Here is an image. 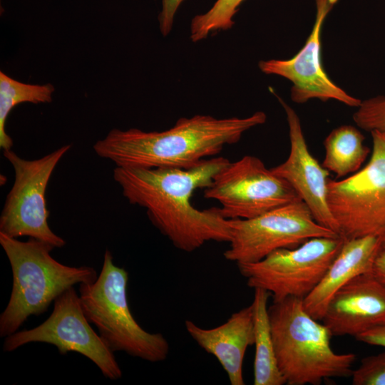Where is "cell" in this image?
Listing matches in <instances>:
<instances>
[{"mask_svg": "<svg viewBox=\"0 0 385 385\" xmlns=\"http://www.w3.org/2000/svg\"><path fill=\"white\" fill-rule=\"evenodd\" d=\"M229 162L219 156L190 168L116 166L113 178L126 200L145 208L152 224L174 247L191 252L208 242L231 240L230 220L220 207L199 210L191 202L194 192L207 188Z\"/></svg>", "mask_w": 385, "mask_h": 385, "instance_id": "6da1fadb", "label": "cell"}, {"mask_svg": "<svg viewBox=\"0 0 385 385\" xmlns=\"http://www.w3.org/2000/svg\"><path fill=\"white\" fill-rule=\"evenodd\" d=\"M266 120L263 111L245 118L195 115L180 118L163 131L114 128L93 148L117 167L190 168L237 143L245 132Z\"/></svg>", "mask_w": 385, "mask_h": 385, "instance_id": "7a4b0ae2", "label": "cell"}, {"mask_svg": "<svg viewBox=\"0 0 385 385\" xmlns=\"http://www.w3.org/2000/svg\"><path fill=\"white\" fill-rule=\"evenodd\" d=\"M277 366L287 385H319L333 377L351 376L353 353L337 354L328 328L304 308L303 299L273 300L268 307Z\"/></svg>", "mask_w": 385, "mask_h": 385, "instance_id": "3957f363", "label": "cell"}, {"mask_svg": "<svg viewBox=\"0 0 385 385\" xmlns=\"http://www.w3.org/2000/svg\"><path fill=\"white\" fill-rule=\"evenodd\" d=\"M0 244L13 276L10 298L0 315L1 337L16 332L30 316L46 312L70 287L93 282L98 277L93 267L58 262L51 255L55 247L41 240L29 237L23 242L0 232Z\"/></svg>", "mask_w": 385, "mask_h": 385, "instance_id": "277c9868", "label": "cell"}, {"mask_svg": "<svg viewBox=\"0 0 385 385\" xmlns=\"http://www.w3.org/2000/svg\"><path fill=\"white\" fill-rule=\"evenodd\" d=\"M128 272L114 265L112 253L106 250L99 276L79 284L83 311L113 352L124 351L150 362L164 361L169 343L160 333L148 332L136 322L128 305Z\"/></svg>", "mask_w": 385, "mask_h": 385, "instance_id": "5b68a950", "label": "cell"}, {"mask_svg": "<svg viewBox=\"0 0 385 385\" xmlns=\"http://www.w3.org/2000/svg\"><path fill=\"white\" fill-rule=\"evenodd\" d=\"M370 133V160L351 176L329 180L327 201L340 237L373 236L385 244V135Z\"/></svg>", "mask_w": 385, "mask_h": 385, "instance_id": "8992f818", "label": "cell"}, {"mask_svg": "<svg viewBox=\"0 0 385 385\" xmlns=\"http://www.w3.org/2000/svg\"><path fill=\"white\" fill-rule=\"evenodd\" d=\"M344 240L340 237H314L295 248L279 249L260 261L237 266L248 287L267 291L273 300L304 299L320 282Z\"/></svg>", "mask_w": 385, "mask_h": 385, "instance_id": "52a82bcc", "label": "cell"}, {"mask_svg": "<svg viewBox=\"0 0 385 385\" xmlns=\"http://www.w3.org/2000/svg\"><path fill=\"white\" fill-rule=\"evenodd\" d=\"M70 148L71 145H63L31 160L19 157L11 150H3L14 168V182L0 216V232L14 238L28 236L55 248L66 245L48 225L45 193L56 166Z\"/></svg>", "mask_w": 385, "mask_h": 385, "instance_id": "ba28073f", "label": "cell"}, {"mask_svg": "<svg viewBox=\"0 0 385 385\" xmlns=\"http://www.w3.org/2000/svg\"><path fill=\"white\" fill-rule=\"evenodd\" d=\"M230 223L231 240L223 256L237 265L260 261L277 250L293 249L314 237H339L317 222L302 200Z\"/></svg>", "mask_w": 385, "mask_h": 385, "instance_id": "9c48e42d", "label": "cell"}, {"mask_svg": "<svg viewBox=\"0 0 385 385\" xmlns=\"http://www.w3.org/2000/svg\"><path fill=\"white\" fill-rule=\"evenodd\" d=\"M203 192L205 198L220 204V212L227 220L253 218L301 200L285 180L253 155L229 162Z\"/></svg>", "mask_w": 385, "mask_h": 385, "instance_id": "30bf717a", "label": "cell"}, {"mask_svg": "<svg viewBox=\"0 0 385 385\" xmlns=\"http://www.w3.org/2000/svg\"><path fill=\"white\" fill-rule=\"evenodd\" d=\"M53 302L52 312L42 324L7 336L3 350L9 352L32 342L46 343L55 346L61 354L74 351L86 356L111 380L121 378L122 371L114 352L91 327L73 287L63 292Z\"/></svg>", "mask_w": 385, "mask_h": 385, "instance_id": "8fae6325", "label": "cell"}, {"mask_svg": "<svg viewBox=\"0 0 385 385\" xmlns=\"http://www.w3.org/2000/svg\"><path fill=\"white\" fill-rule=\"evenodd\" d=\"M339 0H315L316 16L310 34L303 47L289 59L261 60L260 70L289 80L292 86L290 98L294 103H304L316 98L323 102L335 100L349 107L358 108L361 100L334 83L325 72L321 59V35L323 24Z\"/></svg>", "mask_w": 385, "mask_h": 385, "instance_id": "7c38bea8", "label": "cell"}, {"mask_svg": "<svg viewBox=\"0 0 385 385\" xmlns=\"http://www.w3.org/2000/svg\"><path fill=\"white\" fill-rule=\"evenodd\" d=\"M284 108L289 127L290 150L287 160L271 168L285 180L307 205L314 219L339 236V227L329 210L327 201L329 170L311 154L307 145L301 122L296 111L274 91Z\"/></svg>", "mask_w": 385, "mask_h": 385, "instance_id": "4fadbf2b", "label": "cell"}, {"mask_svg": "<svg viewBox=\"0 0 385 385\" xmlns=\"http://www.w3.org/2000/svg\"><path fill=\"white\" fill-rule=\"evenodd\" d=\"M322 321L332 337L355 338L385 324V286L371 272L352 278L333 294Z\"/></svg>", "mask_w": 385, "mask_h": 385, "instance_id": "5bb4252c", "label": "cell"}, {"mask_svg": "<svg viewBox=\"0 0 385 385\" xmlns=\"http://www.w3.org/2000/svg\"><path fill=\"white\" fill-rule=\"evenodd\" d=\"M187 332L207 353L213 355L227 373L232 385H244L243 361L247 347L254 344L252 304L233 313L221 325L211 329L185 321Z\"/></svg>", "mask_w": 385, "mask_h": 385, "instance_id": "9a60e30c", "label": "cell"}, {"mask_svg": "<svg viewBox=\"0 0 385 385\" xmlns=\"http://www.w3.org/2000/svg\"><path fill=\"white\" fill-rule=\"evenodd\" d=\"M383 245L381 240L373 236L344 240L320 282L303 299L307 312L314 319L322 320L332 297L341 287L359 274L371 272Z\"/></svg>", "mask_w": 385, "mask_h": 385, "instance_id": "2e32d148", "label": "cell"}, {"mask_svg": "<svg viewBox=\"0 0 385 385\" xmlns=\"http://www.w3.org/2000/svg\"><path fill=\"white\" fill-rule=\"evenodd\" d=\"M254 289V298L252 303L255 346L253 366L254 384H286L277 366L272 337L267 307L270 294L262 289Z\"/></svg>", "mask_w": 385, "mask_h": 385, "instance_id": "e0dca14e", "label": "cell"}, {"mask_svg": "<svg viewBox=\"0 0 385 385\" xmlns=\"http://www.w3.org/2000/svg\"><path fill=\"white\" fill-rule=\"evenodd\" d=\"M364 140L361 131L351 125L334 128L324 140L325 155L322 165L337 178L357 172L369 153Z\"/></svg>", "mask_w": 385, "mask_h": 385, "instance_id": "ac0fdd59", "label": "cell"}, {"mask_svg": "<svg viewBox=\"0 0 385 385\" xmlns=\"http://www.w3.org/2000/svg\"><path fill=\"white\" fill-rule=\"evenodd\" d=\"M54 91L51 83H25L0 71V147L3 150H11L13 145L5 129L6 118L13 108L21 103H50Z\"/></svg>", "mask_w": 385, "mask_h": 385, "instance_id": "d6986e66", "label": "cell"}, {"mask_svg": "<svg viewBox=\"0 0 385 385\" xmlns=\"http://www.w3.org/2000/svg\"><path fill=\"white\" fill-rule=\"evenodd\" d=\"M245 0H216L207 11L197 14L190 22L192 42L205 39L210 33L230 29L234 16Z\"/></svg>", "mask_w": 385, "mask_h": 385, "instance_id": "ffe728a7", "label": "cell"}, {"mask_svg": "<svg viewBox=\"0 0 385 385\" xmlns=\"http://www.w3.org/2000/svg\"><path fill=\"white\" fill-rule=\"evenodd\" d=\"M356 125L368 132L379 131L385 135V96H377L361 101L353 114Z\"/></svg>", "mask_w": 385, "mask_h": 385, "instance_id": "44dd1931", "label": "cell"}, {"mask_svg": "<svg viewBox=\"0 0 385 385\" xmlns=\"http://www.w3.org/2000/svg\"><path fill=\"white\" fill-rule=\"evenodd\" d=\"M351 378L353 385H385V351L362 359Z\"/></svg>", "mask_w": 385, "mask_h": 385, "instance_id": "7402d4cb", "label": "cell"}, {"mask_svg": "<svg viewBox=\"0 0 385 385\" xmlns=\"http://www.w3.org/2000/svg\"><path fill=\"white\" fill-rule=\"evenodd\" d=\"M185 0H161V10L158 15L160 31L163 36L170 34L175 14Z\"/></svg>", "mask_w": 385, "mask_h": 385, "instance_id": "603a6c76", "label": "cell"}, {"mask_svg": "<svg viewBox=\"0 0 385 385\" xmlns=\"http://www.w3.org/2000/svg\"><path fill=\"white\" fill-rule=\"evenodd\" d=\"M356 339L369 345L385 347V324L369 329L358 335Z\"/></svg>", "mask_w": 385, "mask_h": 385, "instance_id": "cb8c5ba5", "label": "cell"}, {"mask_svg": "<svg viewBox=\"0 0 385 385\" xmlns=\"http://www.w3.org/2000/svg\"><path fill=\"white\" fill-rule=\"evenodd\" d=\"M371 272L385 286V244L382 245L376 255Z\"/></svg>", "mask_w": 385, "mask_h": 385, "instance_id": "d4e9b609", "label": "cell"}]
</instances>
